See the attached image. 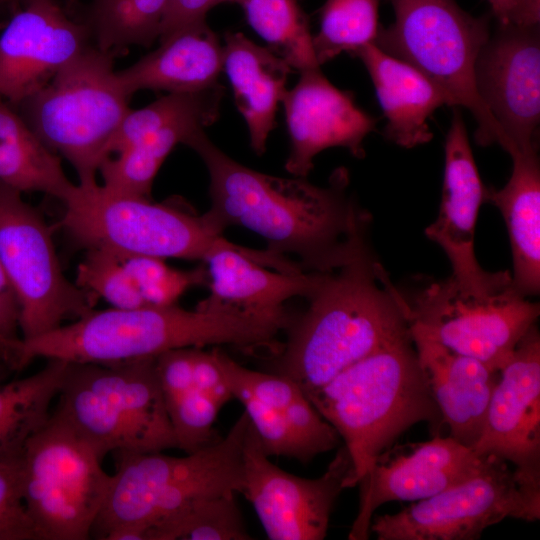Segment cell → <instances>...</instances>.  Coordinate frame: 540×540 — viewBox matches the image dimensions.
<instances>
[{"label":"cell","mask_w":540,"mask_h":540,"mask_svg":"<svg viewBox=\"0 0 540 540\" xmlns=\"http://www.w3.org/2000/svg\"><path fill=\"white\" fill-rule=\"evenodd\" d=\"M500 25L540 24V0H487Z\"/></svg>","instance_id":"7bdbcfd3"},{"label":"cell","mask_w":540,"mask_h":540,"mask_svg":"<svg viewBox=\"0 0 540 540\" xmlns=\"http://www.w3.org/2000/svg\"><path fill=\"white\" fill-rule=\"evenodd\" d=\"M8 1H12V0H0V3H4V2H8Z\"/></svg>","instance_id":"7dc6e473"},{"label":"cell","mask_w":540,"mask_h":540,"mask_svg":"<svg viewBox=\"0 0 540 540\" xmlns=\"http://www.w3.org/2000/svg\"><path fill=\"white\" fill-rule=\"evenodd\" d=\"M193 384L199 392L210 397L220 408L234 399L212 351L194 348Z\"/></svg>","instance_id":"60d3db41"},{"label":"cell","mask_w":540,"mask_h":540,"mask_svg":"<svg viewBox=\"0 0 540 540\" xmlns=\"http://www.w3.org/2000/svg\"><path fill=\"white\" fill-rule=\"evenodd\" d=\"M204 162L210 178L211 206L202 216L217 234L229 226L248 229L269 252L288 257L305 272L333 270L366 244L368 215L348 194L345 168L335 170L327 186L306 178H284L250 169L195 131L185 142Z\"/></svg>","instance_id":"6da1fadb"},{"label":"cell","mask_w":540,"mask_h":540,"mask_svg":"<svg viewBox=\"0 0 540 540\" xmlns=\"http://www.w3.org/2000/svg\"><path fill=\"white\" fill-rule=\"evenodd\" d=\"M223 70L247 124L251 148L260 156L276 125V111L292 68L268 47L257 45L241 32L228 31L224 34Z\"/></svg>","instance_id":"d4e9b609"},{"label":"cell","mask_w":540,"mask_h":540,"mask_svg":"<svg viewBox=\"0 0 540 540\" xmlns=\"http://www.w3.org/2000/svg\"><path fill=\"white\" fill-rule=\"evenodd\" d=\"M118 257L134 280L147 306L175 305L189 288L208 284V272L204 263L195 269L182 271L169 267L164 259L160 258Z\"/></svg>","instance_id":"836d02e7"},{"label":"cell","mask_w":540,"mask_h":540,"mask_svg":"<svg viewBox=\"0 0 540 540\" xmlns=\"http://www.w3.org/2000/svg\"><path fill=\"white\" fill-rule=\"evenodd\" d=\"M0 183L20 193L42 192L64 202L76 184L61 159L0 96Z\"/></svg>","instance_id":"4316f807"},{"label":"cell","mask_w":540,"mask_h":540,"mask_svg":"<svg viewBox=\"0 0 540 540\" xmlns=\"http://www.w3.org/2000/svg\"><path fill=\"white\" fill-rule=\"evenodd\" d=\"M249 425L244 411L224 437L183 457L117 454V469L91 537L145 540L149 528L196 500L242 494Z\"/></svg>","instance_id":"5b68a950"},{"label":"cell","mask_w":540,"mask_h":540,"mask_svg":"<svg viewBox=\"0 0 540 540\" xmlns=\"http://www.w3.org/2000/svg\"><path fill=\"white\" fill-rule=\"evenodd\" d=\"M68 365L48 359L38 372L0 384V461L18 459L27 440L48 420Z\"/></svg>","instance_id":"83f0119b"},{"label":"cell","mask_w":540,"mask_h":540,"mask_svg":"<svg viewBox=\"0 0 540 540\" xmlns=\"http://www.w3.org/2000/svg\"><path fill=\"white\" fill-rule=\"evenodd\" d=\"M285 326L277 310L216 306L186 310L176 304L95 311L8 348L20 369L35 358L110 364L151 358L168 350L229 345L245 353H275Z\"/></svg>","instance_id":"7a4b0ae2"},{"label":"cell","mask_w":540,"mask_h":540,"mask_svg":"<svg viewBox=\"0 0 540 540\" xmlns=\"http://www.w3.org/2000/svg\"><path fill=\"white\" fill-rule=\"evenodd\" d=\"M304 395L344 441L352 462L350 488L411 426L443 423L410 333Z\"/></svg>","instance_id":"277c9868"},{"label":"cell","mask_w":540,"mask_h":540,"mask_svg":"<svg viewBox=\"0 0 540 540\" xmlns=\"http://www.w3.org/2000/svg\"><path fill=\"white\" fill-rule=\"evenodd\" d=\"M213 123L198 116L183 118L148 133L134 144L103 161L99 171L105 188L148 197L154 178L172 149L197 130Z\"/></svg>","instance_id":"f1b7e54d"},{"label":"cell","mask_w":540,"mask_h":540,"mask_svg":"<svg viewBox=\"0 0 540 540\" xmlns=\"http://www.w3.org/2000/svg\"><path fill=\"white\" fill-rule=\"evenodd\" d=\"M282 104L290 137L285 169L294 177L306 178L316 155L328 148L343 147L364 157L363 141L378 119L360 109L353 93L335 87L320 68L300 72Z\"/></svg>","instance_id":"ffe728a7"},{"label":"cell","mask_w":540,"mask_h":540,"mask_svg":"<svg viewBox=\"0 0 540 540\" xmlns=\"http://www.w3.org/2000/svg\"><path fill=\"white\" fill-rule=\"evenodd\" d=\"M211 351L231 391L244 390L262 403L281 411L305 397L301 388L285 376L248 369L219 347Z\"/></svg>","instance_id":"74e56055"},{"label":"cell","mask_w":540,"mask_h":540,"mask_svg":"<svg viewBox=\"0 0 540 540\" xmlns=\"http://www.w3.org/2000/svg\"><path fill=\"white\" fill-rule=\"evenodd\" d=\"M63 203L61 226L87 250L203 262L214 251L240 246L215 233L202 215L98 183L76 184Z\"/></svg>","instance_id":"30bf717a"},{"label":"cell","mask_w":540,"mask_h":540,"mask_svg":"<svg viewBox=\"0 0 540 540\" xmlns=\"http://www.w3.org/2000/svg\"><path fill=\"white\" fill-rule=\"evenodd\" d=\"M160 43L133 65L116 71L129 96L144 89L187 92L218 83L223 45L206 21L183 27Z\"/></svg>","instance_id":"cb8c5ba5"},{"label":"cell","mask_w":540,"mask_h":540,"mask_svg":"<svg viewBox=\"0 0 540 540\" xmlns=\"http://www.w3.org/2000/svg\"><path fill=\"white\" fill-rule=\"evenodd\" d=\"M298 0H236L268 48L299 72L320 68L309 20Z\"/></svg>","instance_id":"f546056e"},{"label":"cell","mask_w":540,"mask_h":540,"mask_svg":"<svg viewBox=\"0 0 540 540\" xmlns=\"http://www.w3.org/2000/svg\"><path fill=\"white\" fill-rule=\"evenodd\" d=\"M473 449L540 482V335L530 327L499 371Z\"/></svg>","instance_id":"d6986e66"},{"label":"cell","mask_w":540,"mask_h":540,"mask_svg":"<svg viewBox=\"0 0 540 540\" xmlns=\"http://www.w3.org/2000/svg\"><path fill=\"white\" fill-rule=\"evenodd\" d=\"M104 456L56 411L19 456L21 489L36 540H87L113 475Z\"/></svg>","instance_id":"ba28073f"},{"label":"cell","mask_w":540,"mask_h":540,"mask_svg":"<svg viewBox=\"0 0 540 540\" xmlns=\"http://www.w3.org/2000/svg\"><path fill=\"white\" fill-rule=\"evenodd\" d=\"M506 518L540 519V482L492 456L464 481L397 513L373 516L370 533L378 540H475Z\"/></svg>","instance_id":"8fae6325"},{"label":"cell","mask_w":540,"mask_h":540,"mask_svg":"<svg viewBox=\"0 0 540 540\" xmlns=\"http://www.w3.org/2000/svg\"><path fill=\"white\" fill-rule=\"evenodd\" d=\"M10 343H11L10 341H8V340H6V339H4L3 337L0 336V347L1 348L7 349L8 346L10 345Z\"/></svg>","instance_id":"bcb514c9"},{"label":"cell","mask_w":540,"mask_h":540,"mask_svg":"<svg viewBox=\"0 0 540 540\" xmlns=\"http://www.w3.org/2000/svg\"><path fill=\"white\" fill-rule=\"evenodd\" d=\"M203 263L210 295L198 304L201 308L281 309L293 297L306 299L320 277V272H304L291 258L243 246L214 251Z\"/></svg>","instance_id":"44dd1931"},{"label":"cell","mask_w":540,"mask_h":540,"mask_svg":"<svg viewBox=\"0 0 540 540\" xmlns=\"http://www.w3.org/2000/svg\"><path fill=\"white\" fill-rule=\"evenodd\" d=\"M478 96L498 125L508 153L536 143L540 119V24L500 25L476 60Z\"/></svg>","instance_id":"9a60e30c"},{"label":"cell","mask_w":540,"mask_h":540,"mask_svg":"<svg viewBox=\"0 0 540 540\" xmlns=\"http://www.w3.org/2000/svg\"><path fill=\"white\" fill-rule=\"evenodd\" d=\"M19 307L15 298L0 294V336L12 342L18 339Z\"/></svg>","instance_id":"ee69618b"},{"label":"cell","mask_w":540,"mask_h":540,"mask_svg":"<svg viewBox=\"0 0 540 540\" xmlns=\"http://www.w3.org/2000/svg\"><path fill=\"white\" fill-rule=\"evenodd\" d=\"M394 22L380 28L375 45L409 64L448 93L454 107L470 111L481 146L503 142L502 133L482 101L474 69L488 40L489 16L475 17L455 0H390Z\"/></svg>","instance_id":"9c48e42d"},{"label":"cell","mask_w":540,"mask_h":540,"mask_svg":"<svg viewBox=\"0 0 540 540\" xmlns=\"http://www.w3.org/2000/svg\"><path fill=\"white\" fill-rule=\"evenodd\" d=\"M378 10L379 0H326L320 10V30L312 37L319 65L375 43L381 28Z\"/></svg>","instance_id":"d6a6232c"},{"label":"cell","mask_w":540,"mask_h":540,"mask_svg":"<svg viewBox=\"0 0 540 540\" xmlns=\"http://www.w3.org/2000/svg\"><path fill=\"white\" fill-rule=\"evenodd\" d=\"M418 361L450 436L473 448L478 441L499 371L410 333Z\"/></svg>","instance_id":"7402d4cb"},{"label":"cell","mask_w":540,"mask_h":540,"mask_svg":"<svg viewBox=\"0 0 540 540\" xmlns=\"http://www.w3.org/2000/svg\"><path fill=\"white\" fill-rule=\"evenodd\" d=\"M157 357V356H156ZM69 363L54 409L105 457L177 448L155 358Z\"/></svg>","instance_id":"8992f818"},{"label":"cell","mask_w":540,"mask_h":540,"mask_svg":"<svg viewBox=\"0 0 540 540\" xmlns=\"http://www.w3.org/2000/svg\"><path fill=\"white\" fill-rule=\"evenodd\" d=\"M236 0H170L162 18L159 39L188 25L206 21V14L221 3H235Z\"/></svg>","instance_id":"b9f144b4"},{"label":"cell","mask_w":540,"mask_h":540,"mask_svg":"<svg viewBox=\"0 0 540 540\" xmlns=\"http://www.w3.org/2000/svg\"><path fill=\"white\" fill-rule=\"evenodd\" d=\"M195 347L168 350L155 358V368L165 406L194 388Z\"/></svg>","instance_id":"ab89813d"},{"label":"cell","mask_w":540,"mask_h":540,"mask_svg":"<svg viewBox=\"0 0 540 540\" xmlns=\"http://www.w3.org/2000/svg\"><path fill=\"white\" fill-rule=\"evenodd\" d=\"M491 457L478 454L450 435L390 446L358 483L359 508L348 539L369 538L372 517L381 505L429 498L478 473Z\"/></svg>","instance_id":"2e32d148"},{"label":"cell","mask_w":540,"mask_h":540,"mask_svg":"<svg viewBox=\"0 0 540 540\" xmlns=\"http://www.w3.org/2000/svg\"><path fill=\"white\" fill-rule=\"evenodd\" d=\"M354 55L365 65L387 120L389 141L413 148L429 142V117L440 107H454L451 96L409 64L385 53L374 43Z\"/></svg>","instance_id":"603a6c76"},{"label":"cell","mask_w":540,"mask_h":540,"mask_svg":"<svg viewBox=\"0 0 540 540\" xmlns=\"http://www.w3.org/2000/svg\"><path fill=\"white\" fill-rule=\"evenodd\" d=\"M259 437L249 425L244 447V489L271 540H322L334 503L350 488L352 462L345 446L338 449L326 471L307 479L269 461Z\"/></svg>","instance_id":"5bb4252c"},{"label":"cell","mask_w":540,"mask_h":540,"mask_svg":"<svg viewBox=\"0 0 540 540\" xmlns=\"http://www.w3.org/2000/svg\"><path fill=\"white\" fill-rule=\"evenodd\" d=\"M235 494L201 498L149 528L145 540H249Z\"/></svg>","instance_id":"1f68e13d"},{"label":"cell","mask_w":540,"mask_h":540,"mask_svg":"<svg viewBox=\"0 0 540 540\" xmlns=\"http://www.w3.org/2000/svg\"><path fill=\"white\" fill-rule=\"evenodd\" d=\"M232 394L243 404L268 456L293 458L304 464L314 458L290 426L283 411L262 403L244 390L234 389Z\"/></svg>","instance_id":"d590c367"},{"label":"cell","mask_w":540,"mask_h":540,"mask_svg":"<svg viewBox=\"0 0 540 540\" xmlns=\"http://www.w3.org/2000/svg\"><path fill=\"white\" fill-rule=\"evenodd\" d=\"M306 299L307 309L292 317L285 343L271 357L274 373L294 381L304 394L410 333L405 297L368 246L320 272Z\"/></svg>","instance_id":"3957f363"},{"label":"cell","mask_w":540,"mask_h":540,"mask_svg":"<svg viewBox=\"0 0 540 540\" xmlns=\"http://www.w3.org/2000/svg\"><path fill=\"white\" fill-rule=\"evenodd\" d=\"M220 409L195 388L166 406L177 448L189 454L217 441L213 425Z\"/></svg>","instance_id":"8d00e7d4"},{"label":"cell","mask_w":540,"mask_h":540,"mask_svg":"<svg viewBox=\"0 0 540 540\" xmlns=\"http://www.w3.org/2000/svg\"><path fill=\"white\" fill-rule=\"evenodd\" d=\"M0 294L3 296L15 298L12 286L9 282L5 269L0 261Z\"/></svg>","instance_id":"f6af8a7d"},{"label":"cell","mask_w":540,"mask_h":540,"mask_svg":"<svg viewBox=\"0 0 540 540\" xmlns=\"http://www.w3.org/2000/svg\"><path fill=\"white\" fill-rule=\"evenodd\" d=\"M405 297V296H404ZM406 300L409 331L500 371L540 313L513 285L477 296L450 279L434 282Z\"/></svg>","instance_id":"4fadbf2b"},{"label":"cell","mask_w":540,"mask_h":540,"mask_svg":"<svg viewBox=\"0 0 540 540\" xmlns=\"http://www.w3.org/2000/svg\"><path fill=\"white\" fill-rule=\"evenodd\" d=\"M75 283L115 308L146 306L119 257L107 251L87 250L77 266Z\"/></svg>","instance_id":"e575fe53"},{"label":"cell","mask_w":540,"mask_h":540,"mask_svg":"<svg viewBox=\"0 0 540 540\" xmlns=\"http://www.w3.org/2000/svg\"><path fill=\"white\" fill-rule=\"evenodd\" d=\"M113 58L88 47L17 106L38 137L70 162L80 185L97 183L110 143L130 110Z\"/></svg>","instance_id":"52a82bcc"},{"label":"cell","mask_w":540,"mask_h":540,"mask_svg":"<svg viewBox=\"0 0 540 540\" xmlns=\"http://www.w3.org/2000/svg\"><path fill=\"white\" fill-rule=\"evenodd\" d=\"M170 0H93L87 21L96 48L114 56L129 46H150L160 34Z\"/></svg>","instance_id":"4dcf8cb0"},{"label":"cell","mask_w":540,"mask_h":540,"mask_svg":"<svg viewBox=\"0 0 540 540\" xmlns=\"http://www.w3.org/2000/svg\"><path fill=\"white\" fill-rule=\"evenodd\" d=\"M90 36L58 0H18L0 34V96L17 107L90 47Z\"/></svg>","instance_id":"ac0fdd59"},{"label":"cell","mask_w":540,"mask_h":540,"mask_svg":"<svg viewBox=\"0 0 540 540\" xmlns=\"http://www.w3.org/2000/svg\"><path fill=\"white\" fill-rule=\"evenodd\" d=\"M0 261L18 303L21 339L78 319L99 299L65 277L49 226L20 192L1 183Z\"/></svg>","instance_id":"7c38bea8"},{"label":"cell","mask_w":540,"mask_h":540,"mask_svg":"<svg viewBox=\"0 0 540 540\" xmlns=\"http://www.w3.org/2000/svg\"><path fill=\"white\" fill-rule=\"evenodd\" d=\"M486 187L480 178L460 107L453 108L445 143L442 197L436 220L425 229L451 266L450 279L463 292L482 296L512 284L508 271L492 273L478 263L474 251L475 226Z\"/></svg>","instance_id":"e0dca14e"},{"label":"cell","mask_w":540,"mask_h":540,"mask_svg":"<svg viewBox=\"0 0 540 540\" xmlns=\"http://www.w3.org/2000/svg\"><path fill=\"white\" fill-rule=\"evenodd\" d=\"M0 540H36L23 502L19 458L0 461Z\"/></svg>","instance_id":"f35d334b"},{"label":"cell","mask_w":540,"mask_h":540,"mask_svg":"<svg viewBox=\"0 0 540 540\" xmlns=\"http://www.w3.org/2000/svg\"><path fill=\"white\" fill-rule=\"evenodd\" d=\"M512 173L500 190L485 189L484 202L501 212L513 260L512 285L523 296L540 290V165L537 144L515 148Z\"/></svg>","instance_id":"484cf974"}]
</instances>
